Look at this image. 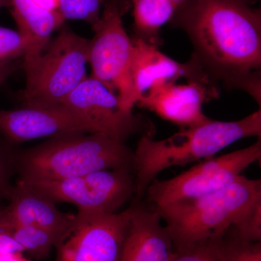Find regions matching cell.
<instances>
[{
    "instance_id": "obj_1",
    "label": "cell",
    "mask_w": 261,
    "mask_h": 261,
    "mask_svg": "<svg viewBox=\"0 0 261 261\" xmlns=\"http://www.w3.org/2000/svg\"><path fill=\"white\" fill-rule=\"evenodd\" d=\"M254 0H187L171 23L190 38V63L216 88L240 89L261 103V14Z\"/></svg>"
},
{
    "instance_id": "obj_2",
    "label": "cell",
    "mask_w": 261,
    "mask_h": 261,
    "mask_svg": "<svg viewBox=\"0 0 261 261\" xmlns=\"http://www.w3.org/2000/svg\"><path fill=\"white\" fill-rule=\"evenodd\" d=\"M261 135V110L236 121L208 120L181 128L162 140L142 136L134 151L136 194L140 200L164 170L214 157L221 149L247 137Z\"/></svg>"
},
{
    "instance_id": "obj_3",
    "label": "cell",
    "mask_w": 261,
    "mask_h": 261,
    "mask_svg": "<svg viewBox=\"0 0 261 261\" xmlns=\"http://www.w3.org/2000/svg\"><path fill=\"white\" fill-rule=\"evenodd\" d=\"M261 206L260 179L239 176L219 191L155 208L166 222L176 251L219 241Z\"/></svg>"
},
{
    "instance_id": "obj_4",
    "label": "cell",
    "mask_w": 261,
    "mask_h": 261,
    "mask_svg": "<svg viewBox=\"0 0 261 261\" xmlns=\"http://www.w3.org/2000/svg\"><path fill=\"white\" fill-rule=\"evenodd\" d=\"M13 162L20 181H58L106 170H134V151L103 134H71L51 137L13 156Z\"/></svg>"
},
{
    "instance_id": "obj_5",
    "label": "cell",
    "mask_w": 261,
    "mask_h": 261,
    "mask_svg": "<svg viewBox=\"0 0 261 261\" xmlns=\"http://www.w3.org/2000/svg\"><path fill=\"white\" fill-rule=\"evenodd\" d=\"M89 39L63 28L41 54L23 61L24 106H56L87 76Z\"/></svg>"
},
{
    "instance_id": "obj_6",
    "label": "cell",
    "mask_w": 261,
    "mask_h": 261,
    "mask_svg": "<svg viewBox=\"0 0 261 261\" xmlns=\"http://www.w3.org/2000/svg\"><path fill=\"white\" fill-rule=\"evenodd\" d=\"M122 13L115 3L106 1L98 23L92 27L88 63L92 76L119 98L122 108L132 112L136 105L132 80L133 41L123 27Z\"/></svg>"
},
{
    "instance_id": "obj_7",
    "label": "cell",
    "mask_w": 261,
    "mask_h": 261,
    "mask_svg": "<svg viewBox=\"0 0 261 261\" xmlns=\"http://www.w3.org/2000/svg\"><path fill=\"white\" fill-rule=\"evenodd\" d=\"M260 157V138L246 148L206 159L176 177L154 179L145 192L147 201L155 209L214 193L234 181Z\"/></svg>"
},
{
    "instance_id": "obj_8",
    "label": "cell",
    "mask_w": 261,
    "mask_h": 261,
    "mask_svg": "<svg viewBox=\"0 0 261 261\" xmlns=\"http://www.w3.org/2000/svg\"><path fill=\"white\" fill-rule=\"evenodd\" d=\"M20 181L55 204H72L82 212H118L136 194L135 171L129 168L58 181Z\"/></svg>"
},
{
    "instance_id": "obj_9",
    "label": "cell",
    "mask_w": 261,
    "mask_h": 261,
    "mask_svg": "<svg viewBox=\"0 0 261 261\" xmlns=\"http://www.w3.org/2000/svg\"><path fill=\"white\" fill-rule=\"evenodd\" d=\"M130 217V207L116 213L78 211L55 247L56 261H119Z\"/></svg>"
},
{
    "instance_id": "obj_10",
    "label": "cell",
    "mask_w": 261,
    "mask_h": 261,
    "mask_svg": "<svg viewBox=\"0 0 261 261\" xmlns=\"http://www.w3.org/2000/svg\"><path fill=\"white\" fill-rule=\"evenodd\" d=\"M61 104L90 123L97 133L121 143L137 134L154 135V125L149 120L123 110L118 96L92 75L86 77Z\"/></svg>"
},
{
    "instance_id": "obj_11",
    "label": "cell",
    "mask_w": 261,
    "mask_h": 261,
    "mask_svg": "<svg viewBox=\"0 0 261 261\" xmlns=\"http://www.w3.org/2000/svg\"><path fill=\"white\" fill-rule=\"evenodd\" d=\"M80 133L97 132L90 123L61 104L0 110V134L12 143Z\"/></svg>"
},
{
    "instance_id": "obj_12",
    "label": "cell",
    "mask_w": 261,
    "mask_h": 261,
    "mask_svg": "<svg viewBox=\"0 0 261 261\" xmlns=\"http://www.w3.org/2000/svg\"><path fill=\"white\" fill-rule=\"evenodd\" d=\"M219 89L197 82L160 84L149 89L137 106L155 113L165 121L181 128L201 124L210 118L204 114V103L217 98Z\"/></svg>"
},
{
    "instance_id": "obj_13",
    "label": "cell",
    "mask_w": 261,
    "mask_h": 261,
    "mask_svg": "<svg viewBox=\"0 0 261 261\" xmlns=\"http://www.w3.org/2000/svg\"><path fill=\"white\" fill-rule=\"evenodd\" d=\"M130 224L119 261H173L176 251L168 230L155 210L130 207Z\"/></svg>"
},
{
    "instance_id": "obj_14",
    "label": "cell",
    "mask_w": 261,
    "mask_h": 261,
    "mask_svg": "<svg viewBox=\"0 0 261 261\" xmlns=\"http://www.w3.org/2000/svg\"><path fill=\"white\" fill-rule=\"evenodd\" d=\"M9 204L0 208V221L30 225L56 235L59 241L74 224L75 215L62 212L56 204L17 181Z\"/></svg>"
},
{
    "instance_id": "obj_15",
    "label": "cell",
    "mask_w": 261,
    "mask_h": 261,
    "mask_svg": "<svg viewBox=\"0 0 261 261\" xmlns=\"http://www.w3.org/2000/svg\"><path fill=\"white\" fill-rule=\"evenodd\" d=\"M132 63V80L136 104L149 89L160 84L176 82L180 78L204 84L190 61L181 63L161 53L157 46L135 37Z\"/></svg>"
},
{
    "instance_id": "obj_16",
    "label": "cell",
    "mask_w": 261,
    "mask_h": 261,
    "mask_svg": "<svg viewBox=\"0 0 261 261\" xmlns=\"http://www.w3.org/2000/svg\"><path fill=\"white\" fill-rule=\"evenodd\" d=\"M8 8L16 22L18 32L29 44L23 61H30L41 54L51 40V34L61 28L65 20L61 13L43 9L32 0H8Z\"/></svg>"
},
{
    "instance_id": "obj_17",
    "label": "cell",
    "mask_w": 261,
    "mask_h": 261,
    "mask_svg": "<svg viewBox=\"0 0 261 261\" xmlns=\"http://www.w3.org/2000/svg\"><path fill=\"white\" fill-rule=\"evenodd\" d=\"M136 37L157 46L160 29L170 21L176 6L171 0H132Z\"/></svg>"
},
{
    "instance_id": "obj_18",
    "label": "cell",
    "mask_w": 261,
    "mask_h": 261,
    "mask_svg": "<svg viewBox=\"0 0 261 261\" xmlns=\"http://www.w3.org/2000/svg\"><path fill=\"white\" fill-rule=\"evenodd\" d=\"M0 234L13 240L23 252L37 260L47 258L59 239L37 226L0 221Z\"/></svg>"
},
{
    "instance_id": "obj_19",
    "label": "cell",
    "mask_w": 261,
    "mask_h": 261,
    "mask_svg": "<svg viewBox=\"0 0 261 261\" xmlns=\"http://www.w3.org/2000/svg\"><path fill=\"white\" fill-rule=\"evenodd\" d=\"M217 261H261V244L245 241L231 229L219 243Z\"/></svg>"
},
{
    "instance_id": "obj_20",
    "label": "cell",
    "mask_w": 261,
    "mask_h": 261,
    "mask_svg": "<svg viewBox=\"0 0 261 261\" xmlns=\"http://www.w3.org/2000/svg\"><path fill=\"white\" fill-rule=\"evenodd\" d=\"M107 0H59L60 13L65 20H82L94 27L100 18V10Z\"/></svg>"
},
{
    "instance_id": "obj_21",
    "label": "cell",
    "mask_w": 261,
    "mask_h": 261,
    "mask_svg": "<svg viewBox=\"0 0 261 261\" xmlns=\"http://www.w3.org/2000/svg\"><path fill=\"white\" fill-rule=\"evenodd\" d=\"M29 44L20 32L0 27V68L27 56Z\"/></svg>"
},
{
    "instance_id": "obj_22",
    "label": "cell",
    "mask_w": 261,
    "mask_h": 261,
    "mask_svg": "<svg viewBox=\"0 0 261 261\" xmlns=\"http://www.w3.org/2000/svg\"><path fill=\"white\" fill-rule=\"evenodd\" d=\"M220 241L208 242L176 251L173 261H217Z\"/></svg>"
},
{
    "instance_id": "obj_23",
    "label": "cell",
    "mask_w": 261,
    "mask_h": 261,
    "mask_svg": "<svg viewBox=\"0 0 261 261\" xmlns=\"http://www.w3.org/2000/svg\"><path fill=\"white\" fill-rule=\"evenodd\" d=\"M15 170L13 156L0 145V197L9 199L14 185H12L11 176Z\"/></svg>"
},
{
    "instance_id": "obj_24",
    "label": "cell",
    "mask_w": 261,
    "mask_h": 261,
    "mask_svg": "<svg viewBox=\"0 0 261 261\" xmlns=\"http://www.w3.org/2000/svg\"><path fill=\"white\" fill-rule=\"evenodd\" d=\"M23 58L18 60V61L10 63L9 64L5 65V66L0 68V86L2 85L5 81L17 71L20 68H23Z\"/></svg>"
},
{
    "instance_id": "obj_25",
    "label": "cell",
    "mask_w": 261,
    "mask_h": 261,
    "mask_svg": "<svg viewBox=\"0 0 261 261\" xmlns=\"http://www.w3.org/2000/svg\"><path fill=\"white\" fill-rule=\"evenodd\" d=\"M32 1L43 9L60 13L59 0H32Z\"/></svg>"
},
{
    "instance_id": "obj_26",
    "label": "cell",
    "mask_w": 261,
    "mask_h": 261,
    "mask_svg": "<svg viewBox=\"0 0 261 261\" xmlns=\"http://www.w3.org/2000/svg\"><path fill=\"white\" fill-rule=\"evenodd\" d=\"M107 1L113 2V3H115L118 6V8H119L122 15L123 14L124 11H126L127 8H128V5H129L130 3V0H107Z\"/></svg>"
},
{
    "instance_id": "obj_27",
    "label": "cell",
    "mask_w": 261,
    "mask_h": 261,
    "mask_svg": "<svg viewBox=\"0 0 261 261\" xmlns=\"http://www.w3.org/2000/svg\"><path fill=\"white\" fill-rule=\"evenodd\" d=\"M171 1L172 2L173 4L176 5V8H177L178 6H179L182 3H185L187 0H171Z\"/></svg>"
},
{
    "instance_id": "obj_28",
    "label": "cell",
    "mask_w": 261,
    "mask_h": 261,
    "mask_svg": "<svg viewBox=\"0 0 261 261\" xmlns=\"http://www.w3.org/2000/svg\"><path fill=\"white\" fill-rule=\"evenodd\" d=\"M8 0H0V9L5 8V7H8Z\"/></svg>"
},
{
    "instance_id": "obj_29",
    "label": "cell",
    "mask_w": 261,
    "mask_h": 261,
    "mask_svg": "<svg viewBox=\"0 0 261 261\" xmlns=\"http://www.w3.org/2000/svg\"><path fill=\"white\" fill-rule=\"evenodd\" d=\"M0 199H2L1 197H0Z\"/></svg>"
}]
</instances>
